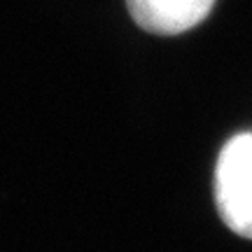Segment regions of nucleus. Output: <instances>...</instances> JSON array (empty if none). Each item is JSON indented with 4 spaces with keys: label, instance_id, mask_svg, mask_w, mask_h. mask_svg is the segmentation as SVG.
Wrapping results in <instances>:
<instances>
[{
    "label": "nucleus",
    "instance_id": "nucleus-2",
    "mask_svg": "<svg viewBox=\"0 0 252 252\" xmlns=\"http://www.w3.org/2000/svg\"><path fill=\"white\" fill-rule=\"evenodd\" d=\"M138 26L154 35H180L210 14L215 0H126Z\"/></svg>",
    "mask_w": 252,
    "mask_h": 252
},
{
    "label": "nucleus",
    "instance_id": "nucleus-1",
    "mask_svg": "<svg viewBox=\"0 0 252 252\" xmlns=\"http://www.w3.org/2000/svg\"><path fill=\"white\" fill-rule=\"evenodd\" d=\"M215 203L231 231L252 238V133L231 138L220 152Z\"/></svg>",
    "mask_w": 252,
    "mask_h": 252
}]
</instances>
